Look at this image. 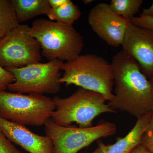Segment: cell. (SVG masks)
I'll list each match as a JSON object with an SVG mask.
<instances>
[{"instance_id": "e0dca14e", "label": "cell", "mask_w": 153, "mask_h": 153, "mask_svg": "<svg viewBox=\"0 0 153 153\" xmlns=\"http://www.w3.org/2000/svg\"><path fill=\"white\" fill-rule=\"evenodd\" d=\"M0 153H24L15 146L0 128Z\"/></svg>"}, {"instance_id": "52a82bcc", "label": "cell", "mask_w": 153, "mask_h": 153, "mask_svg": "<svg viewBox=\"0 0 153 153\" xmlns=\"http://www.w3.org/2000/svg\"><path fill=\"white\" fill-rule=\"evenodd\" d=\"M44 126L46 135L53 142V153H77L97 140L111 136L117 131L116 125L107 121L91 127L80 128L61 126L50 119Z\"/></svg>"}, {"instance_id": "7a4b0ae2", "label": "cell", "mask_w": 153, "mask_h": 153, "mask_svg": "<svg viewBox=\"0 0 153 153\" xmlns=\"http://www.w3.org/2000/svg\"><path fill=\"white\" fill-rule=\"evenodd\" d=\"M60 82L75 85L100 94L109 101L113 99L114 75L111 63L91 53L80 55L63 63Z\"/></svg>"}, {"instance_id": "3957f363", "label": "cell", "mask_w": 153, "mask_h": 153, "mask_svg": "<svg viewBox=\"0 0 153 153\" xmlns=\"http://www.w3.org/2000/svg\"><path fill=\"white\" fill-rule=\"evenodd\" d=\"M30 33L39 42L42 56L49 61H69L81 55L83 49V38L72 26L37 19L30 26Z\"/></svg>"}, {"instance_id": "6da1fadb", "label": "cell", "mask_w": 153, "mask_h": 153, "mask_svg": "<svg viewBox=\"0 0 153 153\" xmlns=\"http://www.w3.org/2000/svg\"><path fill=\"white\" fill-rule=\"evenodd\" d=\"M114 97L107 104L110 108L138 118L153 110V92L149 79L133 58L123 50L112 58Z\"/></svg>"}, {"instance_id": "ac0fdd59", "label": "cell", "mask_w": 153, "mask_h": 153, "mask_svg": "<svg viewBox=\"0 0 153 153\" xmlns=\"http://www.w3.org/2000/svg\"><path fill=\"white\" fill-rule=\"evenodd\" d=\"M14 81L15 78L13 74L0 65V90H7L8 85Z\"/></svg>"}, {"instance_id": "7c38bea8", "label": "cell", "mask_w": 153, "mask_h": 153, "mask_svg": "<svg viewBox=\"0 0 153 153\" xmlns=\"http://www.w3.org/2000/svg\"><path fill=\"white\" fill-rule=\"evenodd\" d=\"M151 113L137 118L136 123L131 130L123 137H118L114 143L105 145L99 142L98 146L102 153H130L141 144L149 123Z\"/></svg>"}, {"instance_id": "d4e9b609", "label": "cell", "mask_w": 153, "mask_h": 153, "mask_svg": "<svg viewBox=\"0 0 153 153\" xmlns=\"http://www.w3.org/2000/svg\"><path fill=\"white\" fill-rule=\"evenodd\" d=\"M92 153H102V152L100 149V148L98 146L97 149H96Z\"/></svg>"}, {"instance_id": "2e32d148", "label": "cell", "mask_w": 153, "mask_h": 153, "mask_svg": "<svg viewBox=\"0 0 153 153\" xmlns=\"http://www.w3.org/2000/svg\"><path fill=\"white\" fill-rule=\"evenodd\" d=\"M143 3V0H111L109 5L115 13L130 19L135 16Z\"/></svg>"}, {"instance_id": "ba28073f", "label": "cell", "mask_w": 153, "mask_h": 153, "mask_svg": "<svg viewBox=\"0 0 153 153\" xmlns=\"http://www.w3.org/2000/svg\"><path fill=\"white\" fill-rule=\"evenodd\" d=\"M30 27L20 24L0 41V65L5 69L40 63L41 46L30 33Z\"/></svg>"}, {"instance_id": "d6986e66", "label": "cell", "mask_w": 153, "mask_h": 153, "mask_svg": "<svg viewBox=\"0 0 153 153\" xmlns=\"http://www.w3.org/2000/svg\"><path fill=\"white\" fill-rule=\"evenodd\" d=\"M131 23L153 31V16H135L130 19Z\"/></svg>"}, {"instance_id": "8fae6325", "label": "cell", "mask_w": 153, "mask_h": 153, "mask_svg": "<svg viewBox=\"0 0 153 153\" xmlns=\"http://www.w3.org/2000/svg\"><path fill=\"white\" fill-rule=\"evenodd\" d=\"M0 128L11 142L29 153H53V142L48 136L40 135L25 126L1 117Z\"/></svg>"}, {"instance_id": "603a6c76", "label": "cell", "mask_w": 153, "mask_h": 153, "mask_svg": "<svg viewBox=\"0 0 153 153\" xmlns=\"http://www.w3.org/2000/svg\"><path fill=\"white\" fill-rule=\"evenodd\" d=\"M140 16H153V2L150 7H149L148 8L143 9L142 12L140 14Z\"/></svg>"}, {"instance_id": "9a60e30c", "label": "cell", "mask_w": 153, "mask_h": 153, "mask_svg": "<svg viewBox=\"0 0 153 153\" xmlns=\"http://www.w3.org/2000/svg\"><path fill=\"white\" fill-rule=\"evenodd\" d=\"M19 25L11 0H0V41Z\"/></svg>"}, {"instance_id": "4316f807", "label": "cell", "mask_w": 153, "mask_h": 153, "mask_svg": "<svg viewBox=\"0 0 153 153\" xmlns=\"http://www.w3.org/2000/svg\"><path fill=\"white\" fill-rule=\"evenodd\" d=\"M151 83V85H152V89L153 92V77L152 78H151V79H149Z\"/></svg>"}, {"instance_id": "cb8c5ba5", "label": "cell", "mask_w": 153, "mask_h": 153, "mask_svg": "<svg viewBox=\"0 0 153 153\" xmlns=\"http://www.w3.org/2000/svg\"><path fill=\"white\" fill-rule=\"evenodd\" d=\"M145 134L149 135H153V110L151 113L150 120Z\"/></svg>"}, {"instance_id": "5bb4252c", "label": "cell", "mask_w": 153, "mask_h": 153, "mask_svg": "<svg viewBox=\"0 0 153 153\" xmlns=\"http://www.w3.org/2000/svg\"><path fill=\"white\" fill-rule=\"evenodd\" d=\"M82 15L78 6L68 0L66 4L56 9H51L47 16L51 21L72 26Z\"/></svg>"}, {"instance_id": "30bf717a", "label": "cell", "mask_w": 153, "mask_h": 153, "mask_svg": "<svg viewBox=\"0 0 153 153\" xmlns=\"http://www.w3.org/2000/svg\"><path fill=\"white\" fill-rule=\"evenodd\" d=\"M123 51L139 65L149 79L153 77V31L131 23L126 31L121 45Z\"/></svg>"}, {"instance_id": "4fadbf2b", "label": "cell", "mask_w": 153, "mask_h": 153, "mask_svg": "<svg viewBox=\"0 0 153 153\" xmlns=\"http://www.w3.org/2000/svg\"><path fill=\"white\" fill-rule=\"evenodd\" d=\"M19 24L42 15L51 10L48 0H11Z\"/></svg>"}, {"instance_id": "ffe728a7", "label": "cell", "mask_w": 153, "mask_h": 153, "mask_svg": "<svg viewBox=\"0 0 153 153\" xmlns=\"http://www.w3.org/2000/svg\"><path fill=\"white\" fill-rule=\"evenodd\" d=\"M141 144L146 146L153 153V135H149L145 134L143 137Z\"/></svg>"}, {"instance_id": "5b68a950", "label": "cell", "mask_w": 153, "mask_h": 153, "mask_svg": "<svg viewBox=\"0 0 153 153\" xmlns=\"http://www.w3.org/2000/svg\"><path fill=\"white\" fill-rule=\"evenodd\" d=\"M55 109L53 98L37 94L0 90V117L23 126H41Z\"/></svg>"}, {"instance_id": "484cf974", "label": "cell", "mask_w": 153, "mask_h": 153, "mask_svg": "<svg viewBox=\"0 0 153 153\" xmlns=\"http://www.w3.org/2000/svg\"><path fill=\"white\" fill-rule=\"evenodd\" d=\"M92 2V1H91V0H84V1H83V2L85 4H90V3Z\"/></svg>"}, {"instance_id": "8992f818", "label": "cell", "mask_w": 153, "mask_h": 153, "mask_svg": "<svg viewBox=\"0 0 153 153\" xmlns=\"http://www.w3.org/2000/svg\"><path fill=\"white\" fill-rule=\"evenodd\" d=\"M63 63L62 60H55L7 69L15 78L14 82L8 85L7 89L23 94H56L61 88L60 79Z\"/></svg>"}, {"instance_id": "9c48e42d", "label": "cell", "mask_w": 153, "mask_h": 153, "mask_svg": "<svg viewBox=\"0 0 153 153\" xmlns=\"http://www.w3.org/2000/svg\"><path fill=\"white\" fill-rule=\"evenodd\" d=\"M88 23L93 32L111 47L121 46L126 31L131 23L115 13L109 4L100 3L96 5L88 16Z\"/></svg>"}, {"instance_id": "44dd1931", "label": "cell", "mask_w": 153, "mask_h": 153, "mask_svg": "<svg viewBox=\"0 0 153 153\" xmlns=\"http://www.w3.org/2000/svg\"><path fill=\"white\" fill-rule=\"evenodd\" d=\"M68 0H48L51 9H56L61 7L68 1Z\"/></svg>"}, {"instance_id": "7402d4cb", "label": "cell", "mask_w": 153, "mask_h": 153, "mask_svg": "<svg viewBox=\"0 0 153 153\" xmlns=\"http://www.w3.org/2000/svg\"><path fill=\"white\" fill-rule=\"evenodd\" d=\"M130 153H153L144 145L140 144Z\"/></svg>"}, {"instance_id": "277c9868", "label": "cell", "mask_w": 153, "mask_h": 153, "mask_svg": "<svg viewBox=\"0 0 153 153\" xmlns=\"http://www.w3.org/2000/svg\"><path fill=\"white\" fill-rule=\"evenodd\" d=\"M55 109L51 117L53 123L61 126L76 123L80 128L93 126L94 120L104 113H115L106 103L100 94L78 87L68 97L56 96L53 98Z\"/></svg>"}]
</instances>
